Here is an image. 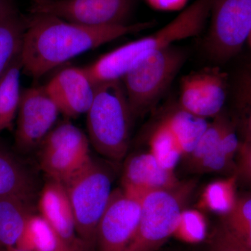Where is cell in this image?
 Returning <instances> with one entry per match:
<instances>
[{"instance_id": "1", "label": "cell", "mask_w": 251, "mask_h": 251, "mask_svg": "<svg viewBox=\"0 0 251 251\" xmlns=\"http://www.w3.org/2000/svg\"><path fill=\"white\" fill-rule=\"evenodd\" d=\"M151 26V23L146 22L92 27L52 15L31 14L23 34L22 70L33 78H40L84 52Z\"/></svg>"}, {"instance_id": "2", "label": "cell", "mask_w": 251, "mask_h": 251, "mask_svg": "<svg viewBox=\"0 0 251 251\" xmlns=\"http://www.w3.org/2000/svg\"><path fill=\"white\" fill-rule=\"evenodd\" d=\"M212 0H196L156 32L127 43L85 67L94 85L122 80L158 51L177 41L198 35L210 16Z\"/></svg>"}, {"instance_id": "3", "label": "cell", "mask_w": 251, "mask_h": 251, "mask_svg": "<svg viewBox=\"0 0 251 251\" xmlns=\"http://www.w3.org/2000/svg\"><path fill=\"white\" fill-rule=\"evenodd\" d=\"M88 139L108 161H121L129 148L133 115L121 80L99 84L87 112Z\"/></svg>"}, {"instance_id": "4", "label": "cell", "mask_w": 251, "mask_h": 251, "mask_svg": "<svg viewBox=\"0 0 251 251\" xmlns=\"http://www.w3.org/2000/svg\"><path fill=\"white\" fill-rule=\"evenodd\" d=\"M105 163L90 161L65 184L74 211L77 236L90 251L96 246L99 221L112 193L113 171Z\"/></svg>"}, {"instance_id": "5", "label": "cell", "mask_w": 251, "mask_h": 251, "mask_svg": "<svg viewBox=\"0 0 251 251\" xmlns=\"http://www.w3.org/2000/svg\"><path fill=\"white\" fill-rule=\"evenodd\" d=\"M194 184L148 193L141 201V213L133 240L125 251H156L174 235L180 214Z\"/></svg>"}, {"instance_id": "6", "label": "cell", "mask_w": 251, "mask_h": 251, "mask_svg": "<svg viewBox=\"0 0 251 251\" xmlns=\"http://www.w3.org/2000/svg\"><path fill=\"white\" fill-rule=\"evenodd\" d=\"M184 50L168 46L122 79L133 117L143 115L166 92L186 61Z\"/></svg>"}, {"instance_id": "7", "label": "cell", "mask_w": 251, "mask_h": 251, "mask_svg": "<svg viewBox=\"0 0 251 251\" xmlns=\"http://www.w3.org/2000/svg\"><path fill=\"white\" fill-rule=\"evenodd\" d=\"M206 52L213 60L234 57L251 34V0H212Z\"/></svg>"}, {"instance_id": "8", "label": "cell", "mask_w": 251, "mask_h": 251, "mask_svg": "<svg viewBox=\"0 0 251 251\" xmlns=\"http://www.w3.org/2000/svg\"><path fill=\"white\" fill-rule=\"evenodd\" d=\"M241 144L235 126L222 112L209 124L196 148L186 156L188 167L196 173L233 175Z\"/></svg>"}, {"instance_id": "9", "label": "cell", "mask_w": 251, "mask_h": 251, "mask_svg": "<svg viewBox=\"0 0 251 251\" xmlns=\"http://www.w3.org/2000/svg\"><path fill=\"white\" fill-rule=\"evenodd\" d=\"M135 0H43L31 14L52 15L77 24L100 27L128 24Z\"/></svg>"}, {"instance_id": "10", "label": "cell", "mask_w": 251, "mask_h": 251, "mask_svg": "<svg viewBox=\"0 0 251 251\" xmlns=\"http://www.w3.org/2000/svg\"><path fill=\"white\" fill-rule=\"evenodd\" d=\"M141 213V201L122 189L112 191L99 221L96 237L97 251H125L134 237Z\"/></svg>"}, {"instance_id": "11", "label": "cell", "mask_w": 251, "mask_h": 251, "mask_svg": "<svg viewBox=\"0 0 251 251\" xmlns=\"http://www.w3.org/2000/svg\"><path fill=\"white\" fill-rule=\"evenodd\" d=\"M59 112L45 87H30L23 90L17 115L16 145L29 151L46 138L57 121Z\"/></svg>"}, {"instance_id": "12", "label": "cell", "mask_w": 251, "mask_h": 251, "mask_svg": "<svg viewBox=\"0 0 251 251\" xmlns=\"http://www.w3.org/2000/svg\"><path fill=\"white\" fill-rule=\"evenodd\" d=\"M227 96V76L217 67L205 68L181 79L179 106L207 120L223 112Z\"/></svg>"}, {"instance_id": "13", "label": "cell", "mask_w": 251, "mask_h": 251, "mask_svg": "<svg viewBox=\"0 0 251 251\" xmlns=\"http://www.w3.org/2000/svg\"><path fill=\"white\" fill-rule=\"evenodd\" d=\"M96 87L85 67L63 69L44 86L59 112L69 117L87 113L93 101Z\"/></svg>"}, {"instance_id": "14", "label": "cell", "mask_w": 251, "mask_h": 251, "mask_svg": "<svg viewBox=\"0 0 251 251\" xmlns=\"http://www.w3.org/2000/svg\"><path fill=\"white\" fill-rule=\"evenodd\" d=\"M122 189L142 201L151 191L172 190L181 184L175 171L165 169L151 153H140L127 159L124 166Z\"/></svg>"}, {"instance_id": "15", "label": "cell", "mask_w": 251, "mask_h": 251, "mask_svg": "<svg viewBox=\"0 0 251 251\" xmlns=\"http://www.w3.org/2000/svg\"><path fill=\"white\" fill-rule=\"evenodd\" d=\"M38 208L39 214L68 245L86 251L77 234L72 203L64 184L50 180L41 191Z\"/></svg>"}, {"instance_id": "16", "label": "cell", "mask_w": 251, "mask_h": 251, "mask_svg": "<svg viewBox=\"0 0 251 251\" xmlns=\"http://www.w3.org/2000/svg\"><path fill=\"white\" fill-rule=\"evenodd\" d=\"M15 247L23 251H84L68 245L40 214H31Z\"/></svg>"}, {"instance_id": "17", "label": "cell", "mask_w": 251, "mask_h": 251, "mask_svg": "<svg viewBox=\"0 0 251 251\" xmlns=\"http://www.w3.org/2000/svg\"><path fill=\"white\" fill-rule=\"evenodd\" d=\"M90 149H58L40 152L43 171L51 180L65 184L91 160Z\"/></svg>"}, {"instance_id": "18", "label": "cell", "mask_w": 251, "mask_h": 251, "mask_svg": "<svg viewBox=\"0 0 251 251\" xmlns=\"http://www.w3.org/2000/svg\"><path fill=\"white\" fill-rule=\"evenodd\" d=\"M34 188L27 168L14 155L0 148V198L18 197L30 201Z\"/></svg>"}, {"instance_id": "19", "label": "cell", "mask_w": 251, "mask_h": 251, "mask_svg": "<svg viewBox=\"0 0 251 251\" xmlns=\"http://www.w3.org/2000/svg\"><path fill=\"white\" fill-rule=\"evenodd\" d=\"M161 121L174 135L184 157L192 152L209 124L205 119L193 115L179 105L167 113Z\"/></svg>"}, {"instance_id": "20", "label": "cell", "mask_w": 251, "mask_h": 251, "mask_svg": "<svg viewBox=\"0 0 251 251\" xmlns=\"http://www.w3.org/2000/svg\"><path fill=\"white\" fill-rule=\"evenodd\" d=\"M30 201L18 197L0 198V247H15L31 214Z\"/></svg>"}, {"instance_id": "21", "label": "cell", "mask_w": 251, "mask_h": 251, "mask_svg": "<svg viewBox=\"0 0 251 251\" xmlns=\"http://www.w3.org/2000/svg\"><path fill=\"white\" fill-rule=\"evenodd\" d=\"M238 184L235 173L211 181L203 190L198 202L199 207L221 218L228 215L237 204Z\"/></svg>"}, {"instance_id": "22", "label": "cell", "mask_w": 251, "mask_h": 251, "mask_svg": "<svg viewBox=\"0 0 251 251\" xmlns=\"http://www.w3.org/2000/svg\"><path fill=\"white\" fill-rule=\"evenodd\" d=\"M21 54L0 79V133L11 129L21 101Z\"/></svg>"}, {"instance_id": "23", "label": "cell", "mask_w": 251, "mask_h": 251, "mask_svg": "<svg viewBox=\"0 0 251 251\" xmlns=\"http://www.w3.org/2000/svg\"><path fill=\"white\" fill-rule=\"evenodd\" d=\"M26 25L17 10L0 19V79L21 54Z\"/></svg>"}, {"instance_id": "24", "label": "cell", "mask_w": 251, "mask_h": 251, "mask_svg": "<svg viewBox=\"0 0 251 251\" xmlns=\"http://www.w3.org/2000/svg\"><path fill=\"white\" fill-rule=\"evenodd\" d=\"M150 152L165 169L175 171L184 157L176 138L170 128L161 121L149 140Z\"/></svg>"}, {"instance_id": "25", "label": "cell", "mask_w": 251, "mask_h": 251, "mask_svg": "<svg viewBox=\"0 0 251 251\" xmlns=\"http://www.w3.org/2000/svg\"><path fill=\"white\" fill-rule=\"evenodd\" d=\"M234 103L242 141H251V66L243 70L238 77Z\"/></svg>"}, {"instance_id": "26", "label": "cell", "mask_w": 251, "mask_h": 251, "mask_svg": "<svg viewBox=\"0 0 251 251\" xmlns=\"http://www.w3.org/2000/svg\"><path fill=\"white\" fill-rule=\"evenodd\" d=\"M90 141L75 125L64 122L52 128L41 143V152L58 149L89 148Z\"/></svg>"}, {"instance_id": "27", "label": "cell", "mask_w": 251, "mask_h": 251, "mask_svg": "<svg viewBox=\"0 0 251 251\" xmlns=\"http://www.w3.org/2000/svg\"><path fill=\"white\" fill-rule=\"evenodd\" d=\"M221 224L251 247V192L239 194L233 211L222 217Z\"/></svg>"}, {"instance_id": "28", "label": "cell", "mask_w": 251, "mask_h": 251, "mask_svg": "<svg viewBox=\"0 0 251 251\" xmlns=\"http://www.w3.org/2000/svg\"><path fill=\"white\" fill-rule=\"evenodd\" d=\"M206 229V218L202 211L196 209H184L180 214L174 235L185 242L196 243L205 237Z\"/></svg>"}, {"instance_id": "29", "label": "cell", "mask_w": 251, "mask_h": 251, "mask_svg": "<svg viewBox=\"0 0 251 251\" xmlns=\"http://www.w3.org/2000/svg\"><path fill=\"white\" fill-rule=\"evenodd\" d=\"M209 251H251V247L221 224L214 231Z\"/></svg>"}, {"instance_id": "30", "label": "cell", "mask_w": 251, "mask_h": 251, "mask_svg": "<svg viewBox=\"0 0 251 251\" xmlns=\"http://www.w3.org/2000/svg\"><path fill=\"white\" fill-rule=\"evenodd\" d=\"M239 184L251 190V141H242L236 160Z\"/></svg>"}, {"instance_id": "31", "label": "cell", "mask_w": 251, "mask_h": 251, "mask_svg": "<svg viewBox=\"0 0 251 251\" xmlns=\"http://www.w3.org/2000/svg\"><path fill=\"white\" fill-rule=\"evenodd\" d=\"M188 0H146L153 9L161 11H176L184 9Z\"/></svg>"}, {"instance_id": "32", "label": "cell", "mask_w": 251, "mask_h": 251, "mask_svg": "<svg viewBox=\"0 0 251 251\" xmlns=\"http://www.w3.org/2000/svg\"><path fill=\"white\" fill-rule=\"evenodd\" d=\"M15 10L11 0H0V19Z\"/></svg>"}, {"instance_id": "33", "label": "cell", "mask_w": 251, "mask_h": 251, "mask_svg": "<svg viewBox=\"0 0 251 251\" xmlns=\"http://www.w3.org/2000/svg\"><path fill=\"white\" fill-rule=\"evenodd\" d=\"M248 41H249V45H250L251 48V34L250 36H249V40H248Z\"/></svg>"}, {"instance_id": "34", "label": "cell", "mask_w": 251, "mask_h": 251, "mask_svg": "<svg viewBox=\"0 0 251 251\" xmlns=\"http://www.w3.org/2000/svg\"><path fill=\"white\" fill-rule=\"evenodd\" d=\"M33 1V3L39 2V1H43V0H31Z\"/></svg>"}, {"instance_id": "35", "label": "cell", "mask_w": 251, "mask_h": 251, "mask_svg": "<svg viewBox=\"0 0 251 251\" xmlns=\"http://www.w3.org/2000/svg\"><path fill=\"white\" fill-rule=\"evenodd\" d=\"M0 251H6V249L4 248L0 247Z\"/></svg>"}]
</instances>
